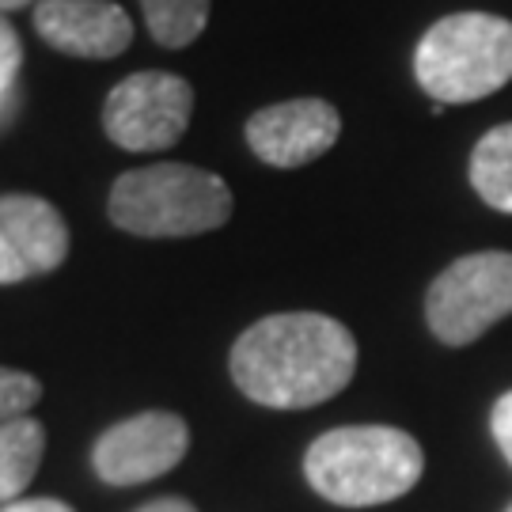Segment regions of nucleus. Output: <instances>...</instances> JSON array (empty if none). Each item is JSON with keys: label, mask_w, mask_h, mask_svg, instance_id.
Instances as JSON below:
<instances>
[{"label": "nucleus", "mask_w": 512, "mask_h": 512, "mask_svg": "<svg viewBox=\"0 0 512 512\" xmlns=\"http://www.w3.org/2000/svg\"><path fill=\"white\" fill-rule=\"evenodd\" d=\"M228 365L251 403L308 410L346 391L357 372V342L330 315L281 311L239 334Z\"/></svg>", "instance_id": "obj_1"}, {"label": "nucleus", "mask_w": 512, "mask_h": 512, "mask_svg": "<svg viewBox=\"0 0 512 512\" xmlns=\"http://www.w3.org/2000/svg\"><path fill=\"white\" fill-rule=\"evenodd\" d=\"M425 452L395 425H342L315 440L304 456L311 490L346 509L387 505L418 486Z\"/></svg>", "instance_id": "obj_2"}, {"label": "nucleus", "mask_w": 512, "mask_h": 512, "mask_svg": "<svg viewBox=\"0 0 512 512\" xmlns=\"http://www.w3.org/2000/svg\"><path fill=\"white\" fill-rule=\"evenodd\" d=\"M232 217L228 183L190 164H152L118 175L110 190V220L145 239H179L213 232Z\"/></svg>", "instance_id": "obj_3"}, {"label": "nucleus", "mask_w": 512, "mask_h": 512, "mask_svg": "<svg viewBox=\"0 0 512 512\" xmlns=\"http://www.w3.org/2000/svg\"><path fill=\"white\" fill-rule=\"evenodd\" d=\"M414 76L437 107L494 95L512 80V23L490 12L437 19L414 50Z\"/></svg>", "instance_id": "obj_4"}, {"label": "nucleus", "mask_w": 512, "mask_h": 512, "mask_svg": "<svg viewBox=\"0 0 512 512\" xmlns=\"http://www.w3.org/2000/svg\"><path fill=\"white\" fill-rule=\"evenodd\" d=\"M505 315H512L509 251L459 258L425 293V319L444 346H471Z\"/></svg>", "instance_id": "obj_5"}, {"label": "nucleus", "mask_w": 512, "mask_h": 512, "mask_svg": "<svg viewBox=\"0 0 512 512\" xmlns=\"http://www.w3.org/2000/svg\"><path fill=\"white\" fill-rule=\"evenodd\" d=\"M194 88L175 73H133L103 103V129L126 152L171 148L190 126Z\"/></svg>", "instance_id": "obj_6"}, {"label": "nucleus", "mask_w": 512, "mask_h": 512, "mask_svg": "<svg viewBox=\"0 0 512 512\" xmlns=\"http://www.w3.org/2000/svg\"><path fill=\"white\" fill-rule=\"evenodd\" d=\"M186 448H190L186 421L167 410H148L110 425L95 440L92 467L107 486H137L175 471L183 463Z\"/></svg>", "instance_id": "obj_7"}, {"label": "nucleus", "mask_w": 512, "mask_h": 512, "mask_svg": "<svg viewBox=\"0 0 512 512\" xmlns=\"http://www.w3.org/2000/svg\"><path fill=\"white\" fill-rule=\"evenodd\" d=\"M243 133L262 164L304 167L334 148L342 133V118L327 99H289V103L255 110Z\"/></svg>", "instance_id": "obj_8"}, {"label": "nucleus", "mask_w": 512, "mask_h": 512, "mask_svg": "<svg viewBox=\"0 0 512 512\" xmlns=\"http://www.w3.org/2000/svg\"><path fill=\"white\" fill-rule=\"evenodd\" d=\"M69 255V224L46 198L0 194V285L57 270Z\"/></svg>", "instance_id": "obj_9"}, {"label": "nucleus", "mask_w": 512, "mask_h": 512, "mask_svg": "<svg viewBox=\"0 0 512 512\" xmlns=\"http://www.w3.org/2000/svg\"><path fill=\"white\" fill-rule=\"evenodd\" d=\"M35 31L57 54L103 61L133 42V19L114 0H42L35 8Z\"/></svg>", "instance_id": "obj_10"}, {"label": "nucleus", "mask_w": 512, "mask_h": 512, "mask_svg": "<svg viewBox=\"0 0 512 512\" xmlns=\"http://www.w3.org/2000/svg\"><path fill=\"white\" fill-rule=\"evenodd\" d=\"M46 452V429L35 418H16L0 425V501H19V494L38 475Z\"/></svg>", "instance_id": "obj_11"}, {"label": "nucleus", "mask_w": 512, "mask_h": 512, "mask_svg": "<svg viewBox=\"0 0 512 512\" xmlns=\"http://www.w3.org/2000/svg\"><path fill=\"white\" fill-rule=\"evenodd\" d=\"M471 186L497 213H512V122L482 133L471 152Z\"/></svg>", "instance_id": "obj_12"}, {"label": "nucleus", "mask_w": 512, "mask_h": 512, "mask_svg": "<svg viewBox=\"0 0 512 512\" xmlns=\"http://www.w3.org/2000/svg\"><path fill=\"white\" fill-rule=\"evenodd\" d=\"M145 27L167 50H183L205 31L209 23V0H141Z\"/></svg>", "instance_id": "obj_13"}, {"label": "nucleus", "mask_w": 512, "mask_h": 512, "mask_svg": "<svg viewBox=\"0 0 512 512\" xmlns=\"http://www.w3.org/2000/svg\"><path fill=\"white\" fill-rule=\"evenodd\" d=\"M42 399V384L31 372L19 368H0V425L4 421L27 418V410Z\"/></svg>", "instance_id": "obj_14"}, {"label": "nucleus", "mask_w": 512, "mask_h": 512, "mask_svg": "<svg viewBox=\"0 0 512 512\" xmlns=\"http://www.w3.org/2000/svg\"><path fill=\"white\" fill-rule=\"evenodd\" d=\"M23 65V46L19 35L12 31V23L0 12V118H8L16 107V76Z\"/></svg>", "instance_id": "obj_15"}, {"label": "nucleus", "mask_w": 512, "mask_h": 512, "mask_svg": "<svg viewBox=\"0 0 512 512\" xmlns=\"http://www.w3.org/2000/svg\"><path fill=\"white\" fill-rule=\"evenodd\" d=\"M490 429H494V440H497V448H501V456L509 459V467H512V391H505L494 403Z\"/></svg>", "instance_id": "obj_16"}, {"label": "nucleus", "mask_w": 512, "mask_h": 512, "mask_svg": "<svg viewBox=\"0 0 512 512\" xmlns=\"http://www.w3.org/2000/svg\"><path fill=\"white\" fill-rule=\"evenodd\" d=\"M0 512H73L65 501H54V497H27V501H12Z\"/></svg>", "instance_id": "obj_17"}, {"label": "nucleus", "mask_w": 512, "mask_h": 512, "mask_svg": "<svg viewBox=\"0 0 512 512\" xmlns=\"http://www.w3.org/2000/svg\"><path fill=\"white\" fill-rule=\"evenodd\" d=\"M137 512H198V509L190 501H183V497H156V501L141 505Z\"/></svg>", "instance_id": "obj_18"}, {"label": "nucleus", "mask_w": 512, "mask_h": 512, "mask_svg": "<svg viewBox=\"0 0 512 512\" xmlns=\"http://www.w3.org/2000/svg\"><path fill=\"white\" fill-rule=\"evenodd\" d=\"M31 0H0V12H19V8H27Z\"/></svg>", "instance_id": "obj_19"}, {"label": "nucleus", "mask_w": 512, "mask_h": 512, "mask_svg": "<svg viewBox=\"0 0 512 512\" xmlns=\"http://www.w3.org/2000/svg\"><path fill=\"white\" fill-rule=\"evenodd\" d=\"M505 512H512V505H509V509H505Z\"/></svg>", "instance_id": "obj_20"}]
</instances>
